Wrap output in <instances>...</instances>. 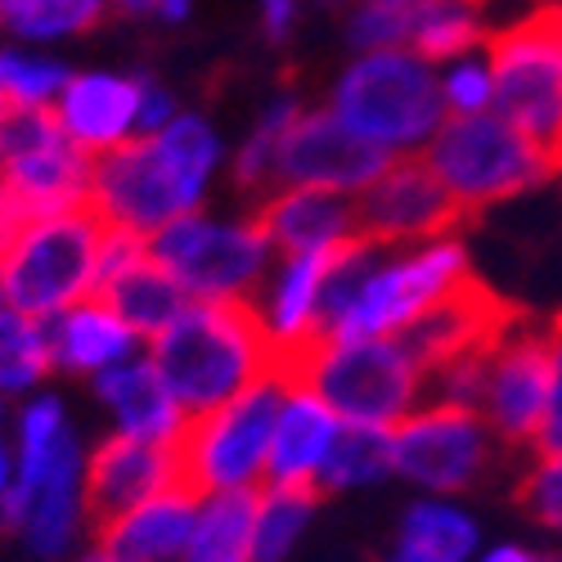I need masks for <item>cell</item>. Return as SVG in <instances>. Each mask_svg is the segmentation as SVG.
I'll list each match as a JSON object with an SVG mask.
<instances>
[{
  "mask_svg": "<svg viewBox=\"0 0 562 562\" xmlns=\"http://www.w3.org/2000/svg\"><path fill=\"white\" fill-rule=\"evenodd\" d=\"M221 167V131L203 113L180 109L162 131L139 135L131 145L95 158V167H90V212L104 225H122L154 239L162 225L207 203Z\"/></svg>",
  "mask_w": 562,
  "mask_h": 562,
  "instance_id": "1",
  "label": "cell"
},
{
  "mask_svg": "<svg viewBox=\"0 0 562 562\" xmlns=\"http://www.w3.org/2000/svg\"><path fill=\"white\" fill-rule=\"evenodd\" d=\"M14 486L0 499V527L14 531L41 562H59L95 522L86 491V446L68 409L50 392H32L10 418Z\"/></svg>",
  "mask_w": 562,
  "mask_h": 562,
  "instance_id": "2",
  "label": "cell"
},
{
  "mask_svg": "<svg viewBox=\"0 0 562 562\" xmlns=\"http://www.w3.org/2000/svg\"><path fill=\"white\" fill-rule=\"evenodd\" d=\"M145 356L190 418L284 369L252 302H184L167 329L145 342Z\"/></svg>",
  "mask_w": 562,
  "mask_h": 562,
  "instance_id": "3",
  "label": "cell"
},
{
  "mask_svg": "<svg viewBox=\"0 0 562 562\" xmlns=\"http://www.w3.org/2000/svg\"><path fill=\"white\" fill-rule=\"evenodd\" d=\"M329 113H338L387 158L424 154L437 126L446 122L437 68L405 45L356 55L329 86Z\"/></svg>",
  "mask_w": 562,
  "mask_h": 562,
  "instance_id": "4",
  "label": "cell"
},
{
  "mask_svg": "<svg viewBox=\"0 0 562 562\" xmlns=\"http://www.w3.org/2000/svg\"><path fill=\"white\" fill-rule=\"evenodd\" d=\"M468 279L473 266L454 234H437L409 248H379L324 338H401Z\"/></svg>",
  "mask_w": 562,
  "mask_h": 562,
  "instance_id": "5",
  "label": "cell"
},
{
  "mask_svg": "<svg viewBox=\"0 0 562 562\" xmlns=\"http://www.w3.org/2000/svg\"><path fill=\"white\" fill-rule=\"evenodd\" d=\"M289 373L306 379L347 428H396L428 396V369L401 338H324Z\"/></svg>",
  "mask_w": 562,
  "mask_h": 562,
  "instance_id": "6",
  "label": "cell"
},
{
  "mask_svg": "<svg viewBox=\"0 0 562 562\" xmlns=\"http://www.w3.org/2000/svg\"><path fill=\"white\" fill-rule=\"evenodd\" d=\"M424 162L463 216L518 199L558 171L553 154L527 139L518 126H508L499 113L446 117L428 139Z\"/></svg>",
  "mask_w": 562,
  "mask_h": 562,
  "instance_id": "7",
  "label": "cell"
},
{
  "mask_svg": "<svg viewBox=\"0 0 562 562\" xmlns=\"http://www.w3.org/2000/svg\"><path fill=\"white\" fill-rule=\"evenodd\" d=\"M100 234L104 221L90 207L32 216L0 257V302L55 319L81 297L100 293Z\"/></svg>",
  "mask_w": 562,
  "mask_h": 562,
  "instance_id": "8",
  "label": "cell"
},
{
  "mask_svg": "<svg viewBox=\"0 0 562 562\" xmlns=\"http://www.w3.org/2000/svg\"><path fill=\"white\" fill-rule=\"evenodd\" d=\"M149 252L190 302H252L279 257L257 216H212L203 207L162 225Z\"/></svg>",
  "mask_w": 562,
  "mask_h": 562,
  "instance_id": "9",
  "label": "cell"
},
{
  "mask_svg": "<svg viewBox=\"0 0 562 562\" xmlns=\"http://www.w3.org/2000/svg\"><path fill=\"white\" fill-rule=\"evenodd\" d=\"M279 387H284V369L252 383L248 392L229 396L225 405H212L190 418L176 454H180V477L199 495L266 486V454H270Z\"/></svg>",
  "mask_w": 562,
  "mask_h": 562,
  "instance_id": "10",
  "label": "cell"
},
{
  "mask_svg": "<svg viewBox=\"0 0 562 562\" xmlns=\"http://www.w3.org/2000/svg\"><path fill=\"white\" fill-rule=\"evenodd\" d=\"M499 437L477 409L424 401L392 428V473L414 495H468L495 468Z\"/></svg>",
  "mask_w": 562,
  "mask_h": 562,
  "instance_id": "11",
  "label": "cell"
},
{
  "mask_svg": "<svg viewBox=\"0 0 562 562\" xmlns=\"http://www.w3.org/2000/svg\"><path fill=\"white\" fill-rule=\"evenodd\" d=\"M90 167L95 158L59 131L50 109L0 113V194L23 221L90 207Z\"/></svg>",
  "mask_w": 562,
  "mask_h": 562,
  "instance_id": "12",
  "label": "cell"
},
{
  "mask_svg": "<svg viewBox=\"0 0 562 562\" xmlns=\"http://www.w3.org/2000/svg\"><path fill=\"white\" fill-rule=\"evenodd\" d=\"M486 59L495 72L491 113L553 154L562 135V32L540 10H531L504 32H491Z\"/></svg>",
  "mask_w": 562,
  "mask_h": 562,
  "instance_id": "13",
  "label": "cell"
},
{
  "mask_svg": "<svg viewBox=\"0 0 562 562\" xmlns=\"http://www.w3.org/2000/svg\"><path fill=\"white\" fill-rule=\"evenodd\" d=\"M356 216L369 244L409 248V244L437 239V234H454L463 212L446 194V184L432 176L424 154H409V158H392L356 194Z\"/></svg>",
  "mask_w": 562,
  "mask_h": 562,
  "instance_id": "14",
  "label": "cell"
},
{
  "mask_svg": "<svg viewBox=\"0 0 562 562\" xmlns=\"http://www.w3.org/2000/svg\"><path fill=\"white\" fill-rule=\"evenodd\" d=\"M549 409V338L540 329H508L486 351V387L477 414L499 446H531Z\"/></svg>",
  "mask_w": 562,
  "mask_h": 562,
  "instance_id": "15",
  "label": "cell"
},
{
  "mask_svg": "<svg viewBox=\"0 0 562 562\" xmlns=\"http://www.w3.org/2000/svg\"><path fill=\"white\" fill-rule=\"evenodd\" d=\"M392 158L356 135L338 113L329 109H302V117L289 126L274 162V190L279 184H302V190H329L356 199L364 184L379 176Z\"/></svg>",
  "mask_w": 562,
  "mask_h": 562,
  "instance_id": "16",
  "label": "cell"
},
{
  "mask_svg": "<svg viewBox=\"0 0 562 562\" xmlns=\"http://www.w3.org/2000/svg\"><path fill=\"white\" fill-rule=\"evenodd\" d=\"M139 95H145V72L81 68L68 77L50 113L86 158H104L139 139Z\"/></svg>",
  "mask_w": 562,
  "mask_h": 562,
  "instance_id": "17",
  "label": "cell"
},
{
  "mask_svg": "<svg viewBox=\"0 0 562 562\" xmlns=\"http://www.w3.org/2000/svg\"><path fill=\"white\" fill-rule=\"evenodd\" d=\"M342 432V418L306 379L284 369V387L274 405L270 428V454H266V486H293V491H319L324 463Z\"/></svg>",
  "mask_w": 562,
  "mask_h": 562,
  "instance_id": "18",
  "label": "cell"
},
{
  "mask_svg": "<svg viewBox=\"0 0 562 562\" xmlns=\"http://www.w3.org/2000/svg\"><path fill=\"white\" fill-rule=\"evenodd\" d=\"M329 261L334 252L274 257L266 284L252 297V311L284 369H293L324 338V279H329Z\"/></svg>",
  "mask_w": 562,
  "mask_h": 562,
  "instance_id": "19",
  "label": "cell"
},
{
  "mask_svg": "<svg viewBox=\"0 0 562 562\" xmlns=\"http://www.w3.org/2000/svg\"><path fill=\"white\" fill-rule=\"evenodd\" d=\"M90 387H95V401L104 405L117 437L176 450L184 428H190V409L171 396V387L162 383V373L154 369V360L145 351L95 373Z\"/></svg>",
  "mask_w": 562,
  "mask_h": 562,
  "instance_id": "20",
  "label": "cell"
},
{
  "mask_svg": "<svg viewBox=\"0 0 562 562\" xmlns=\"http://www.w3.org/2000/svg\"><path fill=\"white\" fill-rule=\"evenodd\" d=\"M261 229L279 257L297 252H338L351 239H360L356 199L329 194V190H302V184H279L261 199L257 212Z\"/></svg>",
  "mask_w": 562,
  "mask_h": 562,
  "instance_id": "21",
  "label": "cell"
},
{
  "mask_svg": "<svg viewBox=\"0 0 562 562\" xmlns=\"http://www.w3.org/2000/svg\"><path fill=\"white\" fill-rule=\"evenodd\" d=\"M176 482H184L180 454L167 446H149V441H131V437L109 432L95 450H86V491H90L95 522L113 518V513L149 499Z\"/></svg>",
  "mask_w": 562,
  "mask_h": 562,
  "instance_id": "22",
  "label": "cell"
},
{
  "mask_svg": "<svg viewBox=\"0 0 562 562\" xmlns=\"http://www.w3.org/2000/svg\"><path fill=\"white\" fill-rule=\"evenodd\" d=\"M45 334H50V360L59 373H77V379H95V373L131 360L145 351L126 315L104 297H81L68 311H59L55 319H45Z\"/></svg>",
  "mask_w": 562,
  "mask_h": 562,
  "instance_id": "23",
  "label": "cell"
},
{
  "mask_svg": "<svg viewBox=\"0 0 562 562\" xmlns=\"http://www.w3.org/2000/svg\"><path fill=\"white\" fill-rule=\"evenodd\" d=\"M504 329H508V306L491 289L468 279L459 293H450L441 306H432L418 319L409 334H401V342L414 351V360L424 369H437L454 356L486 351Z\"/></svg>",
  "mask_w": 562,
  "mask_h": 562,
  "instance_id": "24",
  "label": "cell"
},
{
  "mask_svg": "<svg viewBox=\"0 0 562 562\" xmlns=\"http://www.w3.org/2000/svg\"><path fill=\"white\" fill-rule=\"evenodd\" d=\"M199 513V491L190 482H176L149 499H139L113 518L100 522V544L135 558V562H176L190 540Z\"/></svg>",
  "mask_w": 562,
  "mask_h": 562,
  "instance_id": "25",
  "label": "cell"
},
{
  "mask_svg": "<svg viewBox=\"0 0 562 562\" xmlns=\"http://www.w3.org/2000/svg\"><path fill=\"white\" fill-rule=\"evenodd\" d=\"M482 544L477 513L459 495H414L396 518L392 553L405 562H473Z\"/></svg>",
  "mask_w": 562,
  "mask_h": 562,
  "instance_id": "26",
  "label": "cell"
},
{
  "mask_svg": "<svg viewBox=\"0 0 562 562\" xmlns=\"http://www.w3.org/2000/svg\"><path fill=\"white\" fill-rule=\"evenodd\" d=\"M486 41H491V23H486L482 0H424V5L409 10L405 50L428 59L432 68L482 50Z\"/></svg>",
  "mask_w": 562,
  "mask_h": 562,
  "instance_id": "27",
  "label": "cell"
},
{
  "mask_svg": "<svg viewBox=\"0 0 562 562\" xmlns=\"http://www.w3.org/2000/svg\"><path fill=\"white\" fill-rule=\"evenodd\" d=\"M252 508L257 491L199 495L190 540L176 562H252Z\"/></svg>",
  "mask_w": 562,
  "mask_h": 562,
  "instance_id": "28",
  "label": "cell"
},
{
  "mask_svg": "<svg viewBox=\"0 0 562 562\" xmlns=\"http://www.w3.org/2000/svg\"><path fill=\"white\" fill-rule=\"evenodd\" d=\"M109 14V0H0V36L50 50L59 41L95 32Z\"/></svg>",
  "mask_w": 562,
  "mask_h": 562,
  "instance_id": "29",
  "label": "cell"
},
{
  "mask_svg": "<svg viewBox=\"0 0 562 562\" xmlns=\"http://www.w3.org/2000/svg\"><path fill=\"white\" fill-rule=\"evenodd\" d=\"M302 117V100L297 90H279L266 100V109L257 113L252 131L244 135V145L229 158V180L239 194H257L266 199L274 190V162H279V145H284L289 126Z\"/></svg>",
  "mask_w": 562,
  "mask_h": 562,
  "instance_id": "30",
  "label": "cell"
},
{
  "mask_svg": "<svg viewBox=\"0 0 562 562\" xmlns=\"http://www.w3.org/2000/svg\"><path fill=\"white\" fill-rule=\"evenodd\" d=\"M100 293L126 315V324H131V329L145 338V342H149L154 334H162L167 324L180 315V306L190 302V297L180 293L176 279L154 261V252L139 261V266H131L126 274H117L113 284H104Z\"/></svg>",
  "mask_w": 562,
  "mask_h": 562,
  "instance_id": "31",
  "label": "cell"
},
{
  "mask_svg": "<svg viewBox=\"0 0 562 562\" xmlns=\"http://www.w3.org/2000/svg\"><path fill=\"white\" fill-rule=\"evenodd\" d=\"M55 373L45 319L0 302V396H32Z\"/></svg>",
  "mask_w": 562,
  "mask_h": 562,
  "instance_id": "32",
  "label": "cell"
},
{
  "mask_svg": "<svg viewBox=\"0 0 562 562\" xmlns=\"http://www.w3.org/2000/svg\"><path fill=\"white\" fill-rule=\"evenodd\" d=\"M315 522V491L261 486L252 508V562H289Z\"/></svg>",
  "mask_w": 562,
  "mask_h": 562,
  "instance_id": "33",
  "label": "cell"
},
{
  "mask_svg": "<svg viewBox=\"0 0 562 562\" xmlns=\"http://www.w3.org/2000/svg\"><path fill=\"white\" fill-rule=\"evenodd\" d=\"M396 477L392 473V432L387 428H347L338 432L334 450H329V463H324V477H319V491H338V495H351V491H369Z\"/></svg>",
  "mask_w": 562,
  "mask_h": 562,
  "instance_id": "34",
  "label": "cell"
},
{
  "mask_svg": "<svg viewBox=\"0 0 562 562\" xmlns=\"http://www.w3.org/2000/svg\"><path fill=\"white\" fill-rule=\"evenodd\" d=\"M72 68L45 45H0V95L10 109H55Z\"/></svg>",
  "mask_w": 562,
  "mask_h": 562,
  "instance_id": "35",
  "label": "cell"
},
{
  "mask_svg": "<svg viewBox=\"0 0 562 562\" xmlns=\"http://www.w3.org/2000/svg\"><path fill=\"white\" fill-rule=\"evenodd\" d=\"M437 90L446 117H473V113H491L495 109V72L486 59V45L473 55H459L450 64L437 68Z\"/></svg>",
  "mask_w": 562,
  "mask_h": 562,
  "instance_id": "36",
  "label": "cell"
},
{
  "mask_svg": "<svg viewBox=\"0 0 562 562\" xmlns=\"http://www.w3.org/2000/svg\"><path fill=\"white\" fill-rule=\"evenodd\" d=\"M518 499L540 531L562 540V454L536 450V459L527 463V473L518 482Z\"/></svg>",
  "mask_w": 562,
  "mask_h": 562,
  "instance_id": "37",
  "label": "cell"
},
{
  "mask_svg": "<svg viewBox=\"0 0 562 562\" xmlns=\"http://www.w3.org/2000/svg\"><path fill=\"white\" fill-rule=\"evenodd\" d=\"M347 41L351 50H396L409 41V10L405 5H387V0H360L347 19Z\"/></svg>",
  "mask_w": 562,
  "mask_h": 562,
  "instance_id": "38",
  "label": "cell"
},
{
  "mask_svg": "<svg viewBox=\"0 0 562 562\" xmlns=\"http://www.w3.org/2000/svg\"><path fill=\"white\" fill-rule=\"evenodd\" d=\"M486 351H491V347H486ZM486 351H468V356H454V360L428 369V392H432V401L477 409L482 387H486Z\"/></svg>",
  "mask_w": 562,
  "mask_h": 562,
  "instance_id": "39",
  "label": "cell"
},
{
  "mask_svg": "<svg viewBox=\"0 0 562 562\" xmlns=\"http://www.w3.org/2000/svg\"><path fill=\"white\" fill-rule=\"evenodd\" d=\"M544 338H549V409H544L536 450L562 454V315L544 329Z\"/></svg>",
  "mask_w": 562,
  "mask_h": 562,
  "instance_id": "40",
  "label": "cell"
},
{
  "mask_svg": "<svg viewBox=\"0 0 562 562\" xmlns=\"http://www.w3.org/2000/svg\"><path fill=\"white\" fill-rule=\"evenodd\" d=\"M149 257V239L135 229H122V225H104L100 234V289L113 284L117 274H126L131 266H139Z\"/></svg>",
  "mask_w": 562,
  "mask_h": 562,
  "instance_id": "41",
  "label": "cell"
},
{
  "mask_svg": "<svg viewBox=\"0 0 562 562\" xmlns=\"http://www.w3.org/2000/svg\"><path fill=\"white\" fill-rule=\"evenodd\" d=\"M176 113H180V100L171 95V90H167L158 77H149V72H145V95H139V135L162 131Z\"/></svg>",
  "mask_w": 562,
  "mask_h": 562,
  "instance_id": "42",
  "label": "cell"
},
{
  "mask_svg": "<svg viewBox=\"0 0 562 562\" xmlns=\"http://www.w3.org/2000/svg\"><path fill=\"white\" fill-rule=\"evenodd\" d=\"M257 19H261V32L266 41H289L297 32V19H302V0H257Z\"/></svg>",
  "mask_w": 562,
  "mask_h": 562,
  "instance_id": "43",
  "label": "cell"
},
{
  "mask_svg": "<svg viewBox=\"0 0 562 562\" xmlns=\"http://www.w3.org/2000/svg\"><path fill=\"white\" fill-rule=\"evenodd\" d=\"M473 562H540V553L527 549V544H518V540H491V544L477 549Z\"/></svg>",
  "mask_w": 562,
  "mask_h": 562,
  "instance_id": "44",
  "label": "cell"
},
{
  "mask_svg": "<svg viewBox=\"0 0 562 562\" xmlns=\"http://www.w3.org/2000/svg\"><path fill=\"white\" fill-rule=\"evenodd\" d=\"M23 229V216H19V207L0 194V257H5V248L14 244V234Z\"/></svg>",
  "mask_w": 562,
  "mask_h": 562,
  "instance_id": "45",
  "label": "cell"
},
{
  "mask_svg": "<svg viewBox=\"0 0 562 562\" xmlns=\"http://www.w3.org/2000/svg\"><path fill=\"white\" fill-rule=\"evenodd\" d=\"M190 14H194V0H158V23H171V27H180V23H190Z\"/></svg>",
  "mask_w": 562,
  "mask_h": 562,
  "instance_id": "46",
  "label": "cell"
},
{
  "mask_svg": "<svg viewBox=\"0 0 562 562\" xmlns=\"http://www.w3.org/2000/svg\"><path fill=\"white\" fill-rule=\"evenodd\" d=\"M10 486H14V441L10 432H0V499L10 495Z\"/></svg>",
  "mask_w": 562,
  "mask_h": 562,
  "instance_id": "47",
  "label": "cell"
},
{
  "mask_svg": "<svg viewBox=\"0 0 562 562\" xmlns=\"http://www.w3.org/2000/svg\"><path fill=\"white\" fill-rule=\"evenodd\" d=\"M109 10L122 14V19H154L158 0H109Z\"/></svg>",
  "mask_w": 562,
  "mask_h": 562,
  "instance_id": "48",
  "label": "cell"
},
{
  "mask_svg": "<svg viewBox=\"0 0 562 562\" xmlns=\"http://www.w3.org/2000/svg\"><path fill=\"white\" fill-rule=\"evenodd\" d=\"M77 562H135V558H126V553H117V549H109V544H95V549H86Z\"/></svg>",
  "mask_w": 562,
  "mask_h": 562,
  "instance_id": "49",
  "label": "cell"
},
{
  "mask_svg": "<svg viewBox=\"0 0 562 562\" xmlns=\"http://www.w3.org/2000/svg\"><path fill=\"white\" fill-rule=\"evenodd\" d=\"M540 14L562 32V0H544V5H540Z\"/></svg>",
  "mask_w": 562,
  "mask_h": 562,
  "instance_id": "50",
  "label": "cell"
},
{
  "mask_svg": "<svg viewBox=\"0 0 562 562\" xmlns=\"http://www.w3.org/2000/svg\"><path fill=\"white\" fill-rule=\"evenodd\" d=\"M10 418H14V414H10V396H0V432H5Z\"/></svg>",
  "mask_w": 562,
  "mask_h": 562,
  "instance_id": "51",
  "label": "cell"
},
{
  "mask_svg": "<svg viewBox=\"0 0 562 562\" xmlns=\"http://www.w3.org/2000/svg\"><path fill=\"white\" fill-rule=\"evenodd\" d=\"M387 5H405V10H414V5H424V0H387Z\"/></svg>",
  "mask_w": 562,
  "mask_h": 562,
  "instance_id": "52",
  "label": "cell"
},
{
  "mask_svg": "<svg viewBox=\"0 0 562 562\" xmlns=\"http://www.w3.org/2000/svg\"><path fill=\"white\" fill-rule=\"evenodd\" d=\"M553 162H558V171H562V135H558V145H553Z\"/></svg>",
  "mask_w": 562,
  "mask_h": 562,
  "instance_id": "53",
  "label": "cell"
},
{
  "mask_svg": "<svg viewBox=\"0 0 562 562\" xmlns=\"http://www.w3.org/2000/svg\"><path fill=\"white\" fill-rule=\"evenodd\" d=\"M540 562H562V549H553V553H540Z\"/></svg>",
  "mask_w": 562,
  "mask_h": 562,
  "instance_id": "54",
  "label": "cell"
},
{
  "mask_svg": "<svg viewBox=\"0 0 562 562\" xmlns=\"http://www.w3.org/2000/svg\"><path fill=\"white\" fill-rule=\"evenodd\" d=\"M311 5H342V0H311Z\"/></svg>",
  "mask_w": 562,
  "mask_h": 562,
  "instance_id": "55",
  "label": "cell"
},
{
  "mask_svg": "<svg viewBox=\"0 0 562 562\" xmlns=\"http://www.w3.org/2000/svg\"><path fill=\"white\" fill-rule=\"evenodd\" d=\"M383 562H405V558H396V553H392V558H383Z\"/></svg>",
  "mask_w": 562,
  "mask_h": 562,
  "instance_id": "56",
  "label": "cell"
},
{
  "mask_svg": "<svg viewBox=\"0 0 562 562\" xmlns=\"http://www.w3.org/2000/svg\"><path fill=\"white\" fill-rule=\"evenodd\" d=\"M5 109H10V104H5V95H0V113H5Z\"/></svg>",
  "mask_w": 562,
  "mask_h": 562,
  "instance_id": "57",
  "label": "cell"
}]
</instances>
